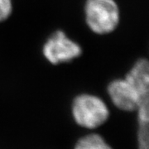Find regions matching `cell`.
<instances>
[{
  "label": "cell",
  "instance_id": "1",
  "mask_svg": "<svg viewBox=\"0 0 149 149\" xmlns=\"http://www.w3.org/2000/svg\"><path fill=\"white\" fill-rule=\"evenodd\" d=\"M84 14L87 27L97 35H108L114 32L121 17L115 0H86Z\"/></svg>",
  "mask_w": 149,
  "mask_h": 149
},
{
  "label": "cell",
  "instance_id": "2",
  "mask_svg": "<svg viewBox=\"0 0 149 149\" xmlns=\"http://www.w3.org/2000/svg\"><path fill=\"white\" fill-rule=\"evenodd\" d=\"M71 113L74 122L87 129L99 128L109 117L106 103L100 97L91 94H81L74 99Z\"/></svg>",
  "mask_w": 149,
  "mask_h": 149
},
{
  "label": "cell",
  "instance_id": "3",
  "mask_svg": "<svg viewBox=\"0 0 149 149\" xmlns=\"http://www.w3.org/2000/svg\"><path fill=\"white\" fill-rule=\"evenodd\" d=\"M43 56L51 64L69 63L82 54V47L63 31H56L47 39L42 47Z\"/></svg>",
  "mask_w": 149,
  "mask_h": 149
},
{
  "label": "cell",
  "instance_id": "4",
  "mask_svg": "<svg viewBox=\"0 0 149 149\" xmlns=\"http://www.w3.org/2000/svg\"><path fill=\"white\" fill-rule=\"evenodd\" d=\"M107 91L113 105L125 112L136 111L142 102L148 100V97L141 95L125 77L112 80Z\"/></svg>",
  "mask_w": 149,
  "mask_h": 149
},
{
  "label": "cell",
  "instance_id": "5",
  "mask_svg": "<svg viewBox=\"0 0 149 149\" xmlns=\"http://www.w3.org/2000/svg\"><path fill=\"white\" fill-rule=\"evenodd\" d=\"M125 79L143 97H149V63L147 59L138 60L129 70Z\"/></svg>",
  "mask_w": 149,
  "mask_h": 149
},
{
  "label": "cell",
  "instance_id": "6",
  "mask_svg": "<svg viewBox=\"0 0 149 149\" xmlns=\"http://www.w3.org/2000/svg\"><path fill=\"white\" fill-rule=\"evenodd\" d=\"M74 149H113L104 139L97 133L87 134L80 138Z\"/></svg>",
  "mask_w": 149,
  "mask_h": 149
},
{
  "label": "cell",
  "instance_id": "7",
  "mask_svg": "<svg viewBox=\"0 0 149 149\" xmlns=\"http://www.w3.org/2000/svg\"><path fill=\"white\" fill-rule=\"evenodd\" d=\"M13 10V0H0V22L6 21Z\"/></svg>",
  "mask_w": 149,
  "mask_h": 149
}]
</instances>
